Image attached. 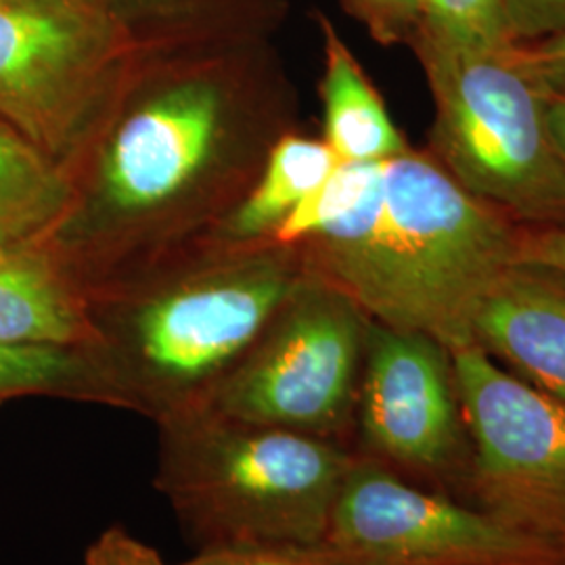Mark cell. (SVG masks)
Listing matches in <instances>:
<instances>
[{
    "label": "cell",
    "mask_w": 565,
    "mask_h": 565,
    "mask_svg": "<svg viewBox=\"0 0 565 565\" xmlns=\"http://www.w3.org/2000/svg\"><path fill=\"white\" fill-rule=\"evenodd\" d=\"M541 95H543V109H545L548 130L565 158V102L553 97V95H546L543 90H541Z\"/></svg>",
    "instance_id": "26"
},
{
    "label": "cell",
    "mask_w": 565,
    "mask_h": 565,
    "mask_svg": "<svg viewBox=\"0 0 565 565\" xmlns=\"http://www.w3.org/2000/svg\"><path fill=\"white\" fill-rule=\"evenodd\" d=\"M323 139L296 130L282 135L268 151L252 189L200 242L245 247L273 239L287 216L315 193L338 166Z\"/></svg>",
    "instance_id": "14"
},
{
    "label": "cell",
    "mask_w": 565,
    "mask_h": 565,
    "mask_svg": "<svg viewBox=\"0 0 565 565\" xmlns=\"http://www.w3.org/2000/svg\"><path fill=\"white\" fill-rule=\"evenodd\" d=\"M296 118L273 36L163 51L67 170L72 202L39 245L84 294L163 260L242 202Z\"/></svg>",
    "instance_id": "1"
},
{
    "label": "cell",
    "mask_w": 565,
    "mask_h": 565,
    "mask_svg": "<svg viewBox=\"0 0 565 565\" xmlns=\"http://www.w3.org/2000/svg\"><path fill=\"white\" fill-rule=\"evenodd\" d=\"M25 396L107 404L99 375L81 348L0 342V403Z\"/></svg>",
    "instance_id": "16"
},
{
    "label": "cell",
    "mask_w": 565,
    "mask_h": 565,
    "mask_svg": "<svg viewBox=\"0 0 565 565\" xmlns=\"http://www.w3.org/2000/svg\"><path fill=\"white\" fill-rule=\"evenodd\" d=\"M302 277L296 247L198 242L88 291L95 340L81 350L107 406L156 424L200 408Z\"/></svg>",
    "instance_id": "2"
},
{
    "label": "cell",
    "mask_w": 565,
    "mask_h": 565,
    "mask_svg": "<svg viewBox=\"0 0 565 565\" xmlns=\"http://www.w3.org/2000/svg\"><path fill=\"white\" fill-rule=\"evenodd\" d=\"M471 343L565 401V270L509 264L473 310Z\"/></svg>",
    "instance_id": "11"
},
{
    "label": "cell",
    "mask_w": 565,
    "mask_h": 565,
    "mask_svg": "<svg viewBox=\"0 0 565 565\" xmlns=\"http://www.w3.org/2000/svg\"><path fill=\"white\" fill-rule=\"evenodd\" d=\"M408 49L434 99L425 151L513 223L565 228V158L539 86L505 53H465L425 39Z\"/></svg>",
    "instance_id": "6"
},
{
    "label": "cell",
    "mask_w": 565,
    "mask_h": 565,
    "mask_svg": "<svg viewBox=\"0 0 565 565\" xmlns=\"http://www.w3.org/2000/svg\"><path fill=\"white\" fill-rule=\"evenodd\" d=\"M501 11L511 44L565 34V0H501Z\"/></svg>",
    "instance_id": "23"
},
{
    "label": "cell",
    "mask_w": 565,
    "mask_h": 565,
    "mask_svg": "<svg viewBox=\"0 0 565 565\" xmlns=\"http://www.w3.org/2000/svg\"><path fill=\"white\" fill-rule=\"evenodd\" d=\"M478 484L492 513L562 543L565 401L469 343L450 350Z\"/></svg>",
    "instance_id": "9"
},
{
    "label": "cell",
    "mask_w": 565,
    "mask_h": 565,
    "mask_svg": "<svg viewBox=\"0 0 565 565\" xmlns=\"http://www.w3.org/2000/svg\"><path fill=\"white\" fill-rule=\"evenodd\" d=\"M82 565H168L162 555L124 527H109L88 546Z\"/></svg>",
    "instance_id": "24"
},
{
    "label": "cell",
    "mask_w": 565,
    "mask_h": 565,
    "mask_svg": "<svg viewBox=\"0 0 565 565\" xmlns=\"http://www.w3.org/2000/svg\"><path fill=\"white\" fill-rule=\"evenodd\" d=\"M18 249H20V247H4V245H0V266L7 263V260H11Z\"/></svg>",
    "instance_id": "27"
},
{
    "label": "cell",
    "mask_w": 565,
    "mask_h": 565,
    "mask_svg": "<svg viewBox=\"0 0 565 565\" xmlns=\"http://www.w3.org/2000/svg\"><path fill=\"white\" fill-rule=\"evenodd\" d=\"M114 11L145 28L184 36L212 39L242 32L258 20L264 0H76Z\"/></svg>",
    "instance_id": "17"
},
{
    "label": "cell",
    "mask_w": 565,
    "mask_h": 565,
    "mask_svg": "<svg viewBox=\"0 0 565 565\" xmlns=\"http://www.w3.org/2000/svg\"><path fill=\"white\" fill-rule=\"evenodd\" d=\"M522 224L476 200L425 149L384 166V202L361 231L296 245L303 275L335 287L371 321L448 350L471 343L490 282L518 260Z\"/></svg>",
    "instance_id": "3"
},
{
    "label": "cell",
    "mask_w": 565,
    "mask_h": 565,
    "mask_svg": "<svg viewBox=\"0 0 565 565\" xmlns=\"http://www.w3.org/2000/svg\"><path fill=\"white\" fill-rule=\"evenodd\" d=\"M72 202V181L60 163L20 130L0 120V245L44 242Z\"/></svg>",
    "instance_id": "15"
},
{
    "label": "cell",
    "mask_w": 565,
    "mask_h": 565,
    "mask_svg": "<svg viewBox=\"0 0 565 565\" xmlns=\"http://www.w3.org/2000/svg\"><path fill=\"white\" fill-rule=\"evenodd\" d=\"M518 260L548 264L565 270V228L522 226Z\"/></svg>",
    "instance_id": "25"
},
{
    "label": "cell",
    "mask_w": 565,
    "mask_h": 565,
    "mask_svg": "<svg viewBox=\"0 0 565 565\" xmlns=\"http://www.w3.org/2000/svg\"><path fill=\"white\" fill-rule=\"evenodd\" d=\"M156 486L203 548L323 545L352 450L205 408L158 422Z\"/></svg>",
    "instance_id": "4"
},
{
    "label": "cell",
    "mask_w": 565,
    "mask_h": 565,
    "mask_svg": "<svg viewBox=\"0 0 565 565\" xmlns=\"http://www.w3.org/2000/svg\"><path fill=\"white\" fill-rule=\"evenodd\" d=\"M323 42V141L340 162H387L411 149L390 118L363 65L324 13H317Z\"/></svg>",
    "instance_id": "13"
},
{
    "label": "cell",
    "mask_w": 565,
    "mask_h": 565,
    "mask_svg": "<svg viewBox=\"0 0 565 565\" xmlns=\"http://www.w3.org/2000/svg\"><path fill=\"white\" fill-rule=\"evenodd\" d=\"M342 7L382 46H411L422 28L419 0H342Z\"/></svg>",
    "instance_id": "20"
},
{
    "label": "cell",
    "mask_w": 565,
    "mask_h": 565,
    "mask_svg": "<svg viewBox=\"0 0 565 565\" xmlns=\"http://www.w3.org/2000/svg\"><path fill=\"white\" fill-rule=\"evenodd\" d=\"M181 565H348L329 546H224L203 548Z\"/></svg>",
    "instance_id": "21"
},
{
    "label": "cell",
    "mask_w": 565,
    "mask_h": 565,
    "mask_svg": "<svg viewBox=\"0 0 565 565\" xmlns=\"http://www.w3.org/2000/svg\"><path fill=\"white\" fill-rule=\"evenodd\" d=\"M182 39L76 0H0V120L67 172L142 70Z\"/></svg>",
    "instance_id": "5"
},
{
    "label": "cell",
    "mask_w": 565,
    "mask_h": 565,
    "mask_svg": "<svg viewBox=\"0 0 565 565\" xmlns=\"http://www.w3.org/2000/svg\"><path fill=\"white\" fill-rule=\"evenodd\" d=\"M562 543H564V546H565V534H564V539H562Z\"/></svg>",
    "instance_id": "28"
},
{
    "label": "cell",
    "mask_w": 565,
    "mask_h": 565,
    "mask_svg": "<svg viewBox=\"0 0 565 565\" xmlns=\"http://www.w3.org/2000/svg\"><path fill=\"white\" fill-rule=\"evenodd\" d=\"M419 13L417 39L465 53H505L511 46L501 0H419Z\"/></svg>",
    "instance_id": "19"
},
{
    "label": "cell",
    "mask_w": 565,
    "mask_h": 565,
    "mask_svg": "<svg viewBox=\"0 0 565 565\" xmlns=\"http://www.w3.org/2000/svg\"><path fill=\"white\" fill-rule=\"evenodd\" d=\"M384 163L338 162L321 186L287 216L270 242L296 247L342 223L380 184Z\"/></svg>",
    "instance_id": "18"
},
{
    "label": "cell",
    "mask_w": 565,
    "mask_h": 565,
    "mask_svg": "<svg viewBox=\"0 0 565 565\" xmlns=\"http://www.w3.org/2000/svg\"><path fill=\"white\" fill-rule=\"evenodd\" d=\"M505 57L546 95L565 102V34L545 41L511 44Z\"/></svg>",
    "instance_id": "22"
},
{
    "label": "cell",
    "mask_w": 565,
    "mask_h": 565,
    "mask_svg": "<svg viewBox=\"0 0 565 565\" xmlns=\"http://www.w3.org/2000/svg\"><path fill=\"white\" fill-rule=\"evenodd\" d=\"M366 324L345 294L303 275L200 408L340 443L356 415Z\"/></svg>",
    "instance_id": "7"
},
{
    "label": "cell",
    "mask_w": 565,
    "mask_h": 565,
    "mask_svg": "<svg viewBox=\"0 0 565 565\" xmlns=\"http://www.w3.org/2000/svg\"><path fill=\"white\" fill-rule=\"evenodd\" d=\"M354 422L359 455L394 471H443L457 457L463 427L450 350L369 319Z\"/></svg>",
    "instance_id": "10"
},
{
    "label": "cell",
    "mask_w": 565,
    "mask_h": 565,
    "mask_svg": "<svg viewBox=\"0 0 565 565\" xmlns=\"http://www.w3.org/2000/svg\"><path fill=\"white\" fill-rule=\"evenodd\" d=\"M93 340L86 294L42 245L20 247L0 266V342L86 348Z\"/></svg>",
    "instance_id": "12"
},
{
    "label": "cell",
    "mask_w": 565,
    "mask_h": 565,
    "mask_svg": "<svg viewBox=\"0 0 565 565\" xmlns=\"http://www.w3.org/2000/svg\"><path fill=\"white\" fill-rule=\"evenodd\" d=\"M324 545L348 565H565L564 543L408 484L359 452Z\"/></svg>",
    "instance_id": "8"
}]
</instances>
